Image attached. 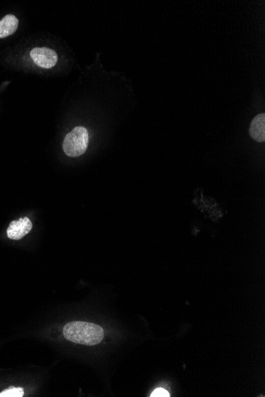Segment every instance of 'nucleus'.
Here are the masks:
<instances>
[{"label": "nucleus", "instance_id": "obj_8", "mask_svg": "<svg viewBox=\"0 0 265 397\" xmlns=\"http://www.w3.org/2000/svg\"><path fill=\"white\" fill-rule=\"evenodd\" d=\"M151 397H169L170 394L167 390L164 389H156V390L152 392L151 394Z\"/></svg>", "mask_w": 265, "mask_h": 397}, {"label": "nucleus", "instance_id": "obj_4", "mask_svg": "<svg viewBox=\"0 0 265 397\" xmlns=\"http://www.w3.org/2000/svg\"><path fill=\"white\" fill-rule=\"evenodd\" d=\"M33 228V224L27 217L20 218L18 220L10 222L6 230L7 237L10 240H19L26 236Z\"/></svg>", "mask_w": 265, "mask_h": 397}, {"label": "nucleus", "instance_id": "obj_6", "mask_svg": "<svg viewBox=\"0 0 265 397\" xmlns=\"http://www.w3.org/2000/svg\"><path fill=\"white\" fill-rule=\"evenodd\" d=\"M18 19L13 14H7L0 20V38L11 35L17 30Z\"/></svg>", "mask_w": 265, "mask_h": 397}, {"label": "nucleus", "instance_id": "obj_1", "mask_svg": "<svg viewBox=\"0 0 265 397\" xmlns=\"http://www.w3.org/2000/svg\"><path fill=\"white\" fill-rule=\"evenodd\" d=\"M65 339L72 343L85 346H95L104 338V329L95 323L72 321L65 324L63 329Z\"/></svg>", "mask_w": 265, "mask_h": 397}, {"label": "nucleus", "instance_id": "obj_7", "mask_svg": "<svg viewBox=\"0 0 265 397\" xmlns=\"http://www.w3.org/2000/svg\"><path fill=\"white\" fill-rule=\"evenodd\" d=\"M24 391L22 388L10 387L0 394V397H22Z\"/></svg>", "mask_w": 265, "mask_h": 397}, {"label": "nucleus", "instance_id": "obj_2", "mask_svg": "<svg viewBox=\"0 0 265 397\" xmlns=\"http://www.w3.org/2000/svg\"><path fill=\"white\" fill-rule=\"evenodd\" d=\"M89 134L84 127H76L65 136L63 149L70 157H77L84 154L88 148Z\"/></svg>", "mask_w": 265, "mask_h": 397}, {"label": "nucleus", "instance_id": "obj_3", "mask_svg": "<svg viewBox=\"0 0 265 397\" xmlns=\"http://www.w3.org/2000/svg\"><path fill=\"white\" fill-rule=\"evenodd\" d=\"M30 57L37 66L43 68H53L58 61L57 53L53 49L45 47H37L32 49Z\"/></svg>", "mask_w": 265, "mask_h": 397}, {"label": "nucleus", "instance_id": "obj_5", "mask_svg": "<svg viewBox=\"0 0 265 397\" xmlns=\"http://www.w3.org/2000/svg\"><path fill=\"white\" fill-rule=\"evenodd\" d=\"M250 136L258 142L265 140V114L261 113L256 116L252 121L250 128Z\"/></svg>", "mask_w": 265, "mask_h": 397}]
</instances>
